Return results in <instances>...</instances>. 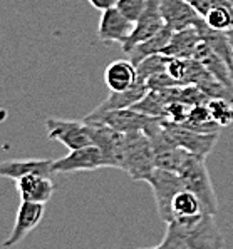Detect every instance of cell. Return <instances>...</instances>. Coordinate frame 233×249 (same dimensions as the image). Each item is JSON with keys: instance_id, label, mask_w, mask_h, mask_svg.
<instances>
[{"instance_id": "19", "label": "cell", "mask_w": 233, "mask_h": 249, "mask_svg": "<svg viewBox=\"0 0 233 249\" xmlns=\"http://www.w3.org/2000/svg\"><path fill=\"white\" fill-rule=\"evenodd\" d=\"M148 7V0H117L116 9L124 15L126 18H129L131 22H135L143 15V12Z\"/></svg>"}, {"instance_id": "6", "label": "cell", "mask_w": 233, "mask_h": 249, "mask_svg": "<svg viewBox=\"0 0 233 249\" xmlns=\"http://www.w3.org/2000/svg\"><path fill=\"white\" fill-rule=\"evenodd\" d=\"M165 125L168 132L173 136V139L185 151L200 156V158L206 159V156L213 151V147L218 142V132H200L183 124H178V122H171L168 119H165Z\"/></svg>"}, {"instance_id": "10", "label": "cell", "mask_w": 233, "mask_h": 249, "mask_svg": "<svg viewBox=\"0 0 233 249\" xmlns=\"http://www.w3.org/2000/svg\"><path fill=\"white\" fill-rule=\"evenodd\" d=\"M159 10L165 18V24L173 32L196 27L203 22V17L186 0H159Z\"/></svg>"}, {"instance_id": "7", "label": "cell", "mask_w": 233, "mask_h": 249, "mask_svg": "<svg viewBox=\"0 0 233 249\" xmlns=\"http://www.w3.org/2000/svg\"><path fill=\"white\" fill-rule=\"evenodd\" d=\"M44 214H45V204H42V202L20 201L17 216H15L14 228L10 231L9 237L2 243V246L3 248L17 246L30 231H34L40 224V221L44 219Z\"/></svg>"}, {"instance_id": "14", "label": "cell", "mask_w": 233, "mask_h": 249, "mask_svg": "<svg viewBox=\"0 0 233 249\" xmlns=\"http://www.w3.org/2000/svg\"><path fill=\"white\" fill-rule=\"evenodd\" d=\"M137 69L131 60H114L104 72V82L109 90H128L137 84Z\"/></svg>"}, {"instance_id": "4", "label": "cell", "mask_w": 233, "mask_h": 249, "mask_svg": "<svg viewBox=\"0 0 233 249\" xmlns=\"http://www.w3.org/2000/svg\"><path fill=\"white\" fill-rule=\"evenodd\" d=\"M47 137L66 145L69 151L93 144L89 124L86 121H67V119L49 117L45 121Z\"/></svg>"}, {"instance_id": "3", "label": "cell", "mask_w": 233, "mask_h": 249, "mask_svg": "<svg viewBox=\"0 0 233 249\" xmlns=\"http://www.w3.org/2000/svg\"><path fill=\"white\" fill-rule=\"evenodd\" d=\"M183 179L188 189H192L198 197L203 201L212 214L218 211V199H216L215 189H213L212 179H210L208 169H206V159L200 158L192 152H186L181 166L176 171Z\"/></svg>"}, {"instance_id": "20", "label": "cell", "mask_w": 233, "mask_h": 249, "mask_svg": "<svg viewBox=\"0 0 233 249\" xmlns=\"http://www.w3.org/2000/svg\"><path fill=\"white\" fill-rule=\"evenodd\" d=\"M186 2L190 3V5L193 7L194 10H196L198 14L201 15V17H206L212 10L218 9V7H223V5H228V0H186Z\"/></svg>"}, {"instance_id": "13", "label": "cell", "mask_w": 233, "mask_h": 249, "mask_svg": "<svg viewBox=\"0 0 233 249\" xmlns=\"http://www.w3.org/2000/svg\"><path fill=\"white\" fill-rule=\"evenodd\" d=\"M51 159H9L0 162V178L17 181L22 176L39 172V174L54 176Z\"/></svg>"}, {"instance_id": "5", "label": "cell", "mask_w": 233, "mask_h": 249, "mask_svg": "<svg viewBox=\"0 0 233 249\" xmlns=\"http://www.w3.org/2000/svg\"><path fill=\"white\" fill-rule=\"evenodd\" d=\"M102 167H109V162L106 159L104 152L97 145H84V147L69 151L67 156L60 159H56L52 162L54 174H69V172L79 171H96Z\"/></svg>"}, {"instance_id": "18", "label": "cell", "mask_w": 233, "mask_h": 249, "mask_svg": "<svg viewBox=\"0 0 233 249\" xmlns=\"http://www.w3.org/2000/svg\"><path fill=\"white\" fill-rule=\"evenodd\" d=\"M213 122L218 127H227L233 124V102L223 97H213L206 102Z\"/></svg>"}, {"instance_id": "17", "label": "cell", "mask_w": 233, "mask_h": 249, "mask_svg": "<svg viewBox=\"0 0 233 249\" xmlns=\"http://www.w3.org/2000/svg\"><path fill=\"white\" fill-rule=\"evenodd\" d=\"M181 124L200 132H218L221 129L213 122L206 104H196V106L190 107L188 116H186L185 122H181Z\"/></svg>"}, {"instance_id": "2", "label": "cell", "mask_w": 233, "mask_h": 249, "mask_svg": "<svg viewBox=\"0 0 233 249\" xmlns=\"http://www.w3.org/2000/svg\"><path fill=\"white\" fill-rule=\"evenodd\" d=\"M133 181H150L156 171V159L151 139L143 131L123 132L119 152V167Z\"/></svg>"}, {"instance_id": "15", "label": "cell", "mask_w": 233, "mask_h": 249, "mask_svg": "<svg viewBox=\"0 0 233 249\" xmlns=\"http://www.w3.org/2000/svg\"><path fill=\"white\" fill-rule=\"evenodd\" d=\"M203 40L201 39V32L196 27H188V29L178 30L173 32L170 44L165 47V51L161 53L171 57H193L196 52L198 44Z\"/></svg>"}, {"instance_id": "9", "label": "cell", "mask_w": 233, "mask_h": 249, "mask_svg": "<svg viewBox=\"0 0 233 249\" xmlns=\"http://www.w3.org/2000/svg\"><path fill=\"white\" fill-rule=\"evenodd\" d=\"M153 116L143 114L139 110L133 109V107H126V109H116L104 112L96 119H91L94 122H102V124L109 125V127L116 129L119 132H136V131H146V127L151 124Z\"/></svg>"}, {"instance_id": "8", "label": "cell", "mask_w": 233, "mask_h": 249, "mask_svg": "<svg viewBox=\"0 0 233 249\" xmlns=\"http://www.w3.org/2000/svg\"><path fill=\"white\" fill-rule=\"evenodd\" d=\"M135 30V22L126 18L116 7L102 10L97 25V37L104 44H121L123 45Z\"/></svg>"}, {"instance_id": "23", "label": "cell", "mask_w": 233, "mask_h": 249, "mask_svg": "<svg viewBox=\"0 0 233 249\" xmlns=\"http://www.w3.org/2000/svg\"><path fill=\"white\" fill-rule=\"evenodd\" d=\"M228 2H230V3H232V5H233V0H228Z\"/></svg>"}, {"instance_id": "22", "label": "cell", "mask_w": 233, "mask_h": 249, "mask_svg": "<svg viewBox=\"0 0 233 249\" xmlns=\"http://www.w3.org/2000/svg\"><path fill=\"white\" fill-rule=\"evenodd\" d=\"M228 36H230V39H232V42H233V30H228Z\"/></svg>"}, {"instance_id": "1", "label": "cell", "mask_w": 233, "mask_h": 249, "mask_svg": "<svg viewBox=\"0 0 233 249\" xmlns=\"http://www.w3.org/2000/svg\"><path fill=\"white\" fill-rule=\"evenodd\" d=\"M225 246L223 234L215 223V214H206L188 224L166 223L163 241L156 249H220Z\"/></svg>"}, {"instance_id": "11", "label": "cell", "mask_w": 233, "mask_h": 249, "mask_svg": "<svg viewBox=\"0 0 233 249\" xmlns=\"http://www.w3.org/2000/svg\"><path fill=\"white\" fill-rule=\"evenodd\" d=\"M15 187H17L20 201L47 204L51 201L52 194H54L56 184L52 181V176L32 172V174H25L20 179H17Z\"/></svg>"}, {"instance_id": "21", "label": "cell", "mask_w": 233, "mask_h": 249, "mask_svg": "<svg viewBox=\"0 0 233 249\" xmlns=\"http://www.w3.org/2000/svg\"><path fill=\"white\" fill-rule=\"evenodd\" d=\"M87 2H89L94 9H97V10H101V12H102V10H108V9L116 7L117 0H87Z\"/></svg>"}, {"instance_id": "16", "label": "cell", "mask_w": 233, "mask_h": 249, "mask_svg": "<svg viewBox=\"0 0 233 249\" xmlns=\"http://www.w3.org/2000/svg\"><path fill=\"white\" fill-rule=\"evenodd\" d=\"M171 37H173V30L166 25L165 29L159 30L156 36H153V37H150V39L136 44L131 51L126 52V55L129 57V60H131L135 66H137V64L143 62L146 57L155 55V53H161L163 51H165L166 45L170 44Z\"/></svg>"}, {"instance_id": "12", "label": "cell", "mask_w": 233, "mask_h": 249, "mask_svg": "<svg viewBox=\"0 0 233 249\" xmlns=\"http://www.w3.org/2000/svg\"><path fill=\"white\" fill-rule=\"evenodd\" d=\"M150 90L148 84L144 80H137V84L135 87L128 90H111V94L108 95L104 102H101L89 116H86L84 121H91V119H96L97 116L109 110H116V109H126V107H133L136 102H139L141 99L146 95V92Z\"/></svg>"}]
</instances>
